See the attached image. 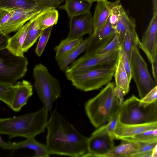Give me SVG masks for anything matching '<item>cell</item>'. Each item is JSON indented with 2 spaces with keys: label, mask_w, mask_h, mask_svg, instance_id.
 <instances>
[{
  "label": "cell",
  "mask_w": 157,
  "mask_h": 157,
  "mask_svg": "<svg viewBox=\"0 0 157 157\" xmlns=\"http://www.w3.org/2000/svg\"><path fill=\"white\" fill-rule=\"evenodd\" d=\"M46 146L50 155L84 157L88 138L79 133L56 109L48 121Z\"/></svg>",
  "instance_id": "1"
},
{
  "label": "cell",
  "mask_w": 157,
  "mask_h": 157,
  "mask_svg": "<svg viewBox=\"0 0 157 157\" xmlns=\"http://www.w3.org/2000/svg\"><path fill=\"white\" fill-rule=\"evenodd\" d=\"M48 112L43 107L31 113L10 118H0V133L10 138H35L43 132L48 122Z\"/></svg>",
  "instance_id": "2"
},
{
  "label": "cell",
  "mask_w": 157,
  "mask_h": 157,
  "mask_svg": "<svg viewBox=\"0 0 157 157\" xmlns=\"http://www.w3.org/2000/svg\"><path fill=\"white\" fill-rule=\"evenodd\" d=\"M114 82H110L85 104L86 114L93 126L98 128L118 113L121 104L114 95Z\"/></svg>",
  "instance_id": "3"
},
{
  "label": "cell",
  "mask_w": 157,
  "mask_h": 157,
  "mask_svg": "<svg viewBox=\"0 0 157 157\" xmlns=\"http://www.w3.org/2000/svg\"><path fill=\"white\" fill-rule=\"evenodd\" d=\"M117 60L66 75L78 89L84 92L98 90L110 82L114 75Z\"/></svg>",
  "instance_id": "4"
},
{
  "label": "cell",
  "mask_w": 157,
  "mask_h": 157,
  "mask_svg": "<svg viewBox=\"0 0 157 157\" xmlns=\"http://www.w3.org/2000/svg\"><path fill=\"white\" fill-rule=\"evenodd\" d=\"M140 100L133 95L123 101L118 113L120 122L126 124L157 122V101L145 105Z\"/></svg>",
  "instance_id": "5"
},
{
  "label": "cell",
  "mask_w": 157,
  "mask_h": 157,
  "mask_svg": "<svg viewBox=\"0 0 157 157\" xmlns=\"http://www.w3.org/2000/svg\"><path fill=\"white\" fill-rule=\"evenodd\" d=\"M34 86L44 107L51 110L54 102L60 96L61 88L59 80L52 76L41 63L36 65L33 71Z\"/></svg>",
  "instance_id": "6"
},
{
  "label": "cell",
  "mask_w": 157,
  "mask_h": 157,
  "mask_svg": "<svg viewBox=\"0 0 157 157\" xmlns=\"http://www.w3.org/2000/svg\"><path fill=\"white\" fill-rule=\"evenodd\" d=\"M28 61L17 56L7 48L0 49V82L14 85L25 75Z\"/></svg>",
  "instance_id": "7"
},
{
  "label": "cell",
  "mask_w": 157,
  "mask_h": 157,
  "mask_svg": "<svg viewBox=\"0 0 157 157\" xmlns=\"http://www.w3.org/2000/svg\"><path fill=\"white\" fill-rule=\"evenodd\" d=\"M132 78L134 81L140 99L157 86L151 77L147 64L141 56L138 46L133 47L130 60Z\"/></svg>",
  "instance_id": "8"
},
{
  "label": "cell",
  "mask_w": 157,
  "mask_h": 157,
  "mask_svg": "<svg viewBox=\"0 0 157 157\" xmlns=\"http://www.w3.org/2000/svg\"><path fill=\"white\" fill-rule=\"evenodd\" d=\"M119 50L93 54H85L67 67L65 71V74L79 71L114 62L117 59Z\"/></svg>",
  "instance_id": "9"
},
{
  "label": "cell",
  "mask_w": 157,
  "mask_h": 157,
  "mask_svg": "<svg viewBox=\"0 0 157 157\" xmlns=\"http://www.w3.org/2000/svg\"><path fill=\"white\" fill-rule=\"evenodd\" d=\"M138 46L146 54L151 63L157 58V12L153 13L152 18L138 42Z\"/></svg>",
  "instance_id": "10"
},
{
  "label": "cell",
  "mask_w": 157,
  "mask_h": 157,
  "mask_svg": "<svg viewBox=\"0 0 157 157\" xmlns=\"http://www.w3.org/2000/svg\"><path fill=\"white\" fill-rule=\"evenodd\" d=\"M45 9L17 8L8 21L0 28V31L7 35L17 31L28 21Z\"/></svg>",
  "instance_id": "11"
},
{
  "label": "cell",
  "mask_w": 157,
  "mask_h": 157,
  "mask_svg": "<svg viewBox=\"0 0 157 157\" xmlns=\"http://www.w3.org/2000/svg\"><path fill=\"white\" fill-rule=\"evenodd\" d=\"M92 16L90 11L70 18L69 33L66 39L71 40L91 35L93 33Z\"/></svg>",
  "instance_id": "12"
},
{
  "label": "cell",
  "mask_w": 157,
  "mask_h": 157,
  "mask_svg": "<svg viewBox=\"0 0 157 157\" xmlns=\"http://www.w3.org/2000/svg\"><path fill=\"white\" fill-rule=\"evenodd\" d=\"M114 139L108 134L91 135L88 138V151L84 157H102L114 147Z\"/></svg>",
  "instance_id": "13"
},
{
  "label": "cell",
  "mask_w": 157,
  "mask_h": 157,
  "mask_svg": "<svg viewBox=\"0 0 157 157\" xmlns=\"http://www.w3.org/2000/svg\"><path fill=\"white\" fill-rule=\"evenodd\" d=\"M14 90L10 108L17 112L27 103L33 94V87L29 81L23 80L14 85Z\"/></svg>",
  "instance_id": "14"
},
{
  "label": "cell",
  "mask_w": 157,
  "mask_h": 157,
  "mask_svg": "<svg viewBox=\"0 0 157 157\" xmlns=\"http://www.w3.org/2000/svg\"><path fill=\"white\" fill-rule=\"evenodd\" d=\"M120 3V0L111 2H98L94 9V15L92 17V24L94 36L106 23L110 11L113 7Z\"/></svg>",
  "instance_id": "15"
},
{
  "label": "cell",
  "mask_w": 157,
  "mask_h": 157,
  "mask_svg": "<svg viewBox=\"0 0 157 157\" xmlns=\"http://www.w3.org/2000/svg\"><path fill=\"white\" fill-rule=\"evenodd\" d=\"M157 128V122L140 124H126L118 120L113 133L114 139L131 137L145 131Z\"/></svg>",
  "instance_id": "16"
},
{
  "label": "cell",
  "mask_w": 157,
  "mask_h": 157,
  "mask_svg": "<svg viewBox=\"0 0 157 157\" xmlns=\"http://www.w3.org/2000/svg\"><path fill=\"white\" fill-rule=\"evenodd\" d=\"M30 20L27 22L13 36L10 37L6 48L15 55L23 56L22 46L25 39Z\"/></svg>",
  "instance_id": "17"
},
{
  "label": "cell",
  "mask_w": 157,
  "mask_h": 157,
  "mask_svg": "<svg viewBox=\"0 0 157 157\" xmlns=\"http://www.w3.org/2000/svg\"><path fill=\"white\" fill-rule=\"evenodd\" d=\"M64 4L59 6L64 10L70 18L72 17L90 12L93 2L91 0H64Z\"/></svg>",
  "instance_id": "18"
},
{
  "label": "cell",
  "mask_w": 157,
  "mask_h": 157,
  "mask_svg": "<svg viewBox=\"0 0 157 157\" xmlns=\"http://www.w3.org/2000/svg\"><path fill=\"white\" fill-rule=\"evenodd\" d=\"M121 143L119 145L114 146L108 152L102 157H130L138 150L139 143L121 140Z\"/></svg>",
  "instance_id": "19"
},
{
  "label": "cell",
  "mask_w": 157,
  "mask_h": 157,
  "mask_svg": "<svg viewBox=\"0 0 157 157\" xmlns=\"http://www.w3.org/2000/svg\"><path fill=\"white\" fill-rule=\"evenodd\" d=\"M90 40L89 37L84 40L77 47L59 57H55L61 70L65 71L69 65L84 51L86 50Z\"/></svg>",
  "instance_id": "20"
},
{
  "label": "cell",
  "mask_w": 157,
  "mask_h": 157,
  "mask_svg": "<svg viewBox=\"0 0 157 157\" xmlns=\"http://www.w3.org/2000/svg\"><path fill=\"white\" fill-rule=\"evenodd\" d=\"M24 148L34 151V157H48L50 155L46 145L36 141L35 138L16 143L15 150Z\"/></svg>",
  "instance_id": "21"
},
{
  "label": "cell",
  "mask_w": 157,
  "mask_h": 157,
  "mask_svg": "<svg viewBox=\"0 0 157 157\" xmlns=\"http://www.w3.org/2000/svg\"><path fill=\"white\" fill-rule=\"evenodd\" d=\"M58 17V11L52 8L44 10L36 16L37 22L42 30L56 25Z\"/></svg>",
  "instance_id": "22"
},
{
  "label": "cell",
  "mask_w": 157,
  "mask_h": 157,
  "mask_svg": "<svg viewBox=\"0 0 157 157\" xmlns=\"http://www.w3.org/2000/svg\"><path fill=\"white\" fill-rule=\"evenodd\" d=\"M36 16L30 20V23L22 46L24 53L27 52L36 42L42 31L37 22Z\"/></svg>",
  "instance_id": "23"
},
{
  "label": "cell",
  "mask_w": 157,
  "mask_h": 157,
  "mask_svg": "<svg viewBox=\"0 0 157 157\" xmlns=\"http://www.w3.org/2000/svg\"><path fill=\"white\" fill-rule=\"evenodd\" d=\"M136 27L134 20L129 17L124 9L115 29L116 33L119 36L121 45L125 33L136 31Z\"/></svg>",
  "instance_id": "24"
},
{
  "label": "cell",
  "mask_w": 157,
  "mask_h": 157,
  "mask_svg": "<svg viewBox=\"0 0 157 157\" xmlns=\"http://www.w3.org/2000/svg\"><path fill=\"white\" fill-rule=\"evenodd\" d=\"M113 76L116 86L122 89L125 94H127L129 91L130 83L128 81L126 72L118 56Z\"/></svg>",
  "instance_id": "25"
},
{
  "label": "cell",
  "mask_w": 157,
  "mask_h": 157,
  "mask_svg": "<svg viewBox=\"0 0 157 157\" xmlns=\"http://www.w3.org/2000/svg\"><path fill=\"white\" fill-rule=\"evenodd\" d=\"M139 40L136 31H128L124 35L120 48L125 52L130 62L132 49L134 47L138 46Z\"/></svg>",
  "instance_id": "26"
},
{
  "label": "cell",
  "mask_w": 157,
  "mask_h": 157,
  "mask_svg": "<svg viewBox=\"0 0 157 157\" xmlns=\"http://www.w3.org/2000/svg\"><path fill=\"white\" fill-rule=\"evenodd\" d=\"M19 8L41 9L48 8L38 5L30 0H0V9Z\"/></svg>",
  "instance_id": "27"
},
{
  "label": "cell",
  "mask_w": 157,
  "mask_h": 157,
  "mask_svg": "<svg viewBox=\"0 0 157 157\" xmlns=\"http://www.w3.org/2000/svg\"><path fill=\"white\" fill-rule=\"evenodd\" d=\"M83 40L82 37L71 40L66 38L62 40L59 44L54 48L56 52L55 57L61 56L74 49L78 46Z\"/></svg>",
  "instance_id": "28"
},
{
  "label": "cell",
  "mask_w": 157,
  "mask_h": 157,
  "mask_svg": "<svg viewBox=\"0 0 157 157\" xmlns=\"http://www.w3.org/2000/svg\"><path fill=\"white\" fill-rule=\"evenodd\" d=\"M135 142H145L157 141V128L150 130L133 136L123 138Z\"/></svg>",
  "instance_id": "29"
},
{
  "label": "cell",
  "mask_w": 157,
  "mask_h": 157,
  "mask_svg": "<svg viewBox=\"0 0 157 157\" xmlns=\"http://www.w3.org/2000/svg\"><path fill=\"white\" fill-rule=\"evenodd\" d=\"M118 120V113L113 116L105 125L100 126L94 131L92 135L108 134L114 139L113 133L116 128Z\"/></svg>",
  "instance_id": "30"
},
{
  "label": "cell",
  "mask_w": 157,
  "mask_h": 157,
  "mask_svg": "<svg viewBox=\"0 0 157 157\" xmlns=\"http://www.w3.org/2000/svg\"><path fill=\"white\" fill-rule=\"evenodd\" d=\"M14 90V85L0 82V100L10 108Z\"/></svg>",
  "instance_id": "31"
},
{
  "label": "cell",
  "mask_w": 157,
  "mask_h": 157,
  "mask_svg": "<svg viewBox=\"0 0 157 157\" xmlns=\"http://www.w3.org/2000/svg\"><path fill=\"white\" fill-rule=\"evenodd\" d=\"M53 27H49L42 31L35 50L36 54L39 57L41 56L48 42Z\"/></svg>",
  "instance_id": "32"
},
{
  "label": "cell",
  "mask_w": 157,
  "mask_h": 157,
  "mask_svg": "<svg viewBox=\"0 0 157 157\" xmlns=\"http://www.w3.org/2000/svg\"><path fill=\"white\" fill-rule=\"evenodd\" d=\"M123 9L121 4L120 3L113 6L110 11L108 21L115 30Z\"/></svg>",
  "instance_id": "33"
},
{
  "label": "cell",
  "mask_w": 157,
  "mask_h": 157,
  "mask_svg": "<svg viewBox=\"0 0 157 157\" xmlns=\"http://www.w3.org/2000/svg\"><path fill=\"white\" fill-rule=\"evenodd\" d=\"M115 33V29L113 28L108 19L105 25L96 35L94 36H91L98 39L103 40L113 36Z\"/></svg>",
  "instance_id": "34"
},
{
  "label": "cell",
  "mask_w": 157,
  "mask_h": 157,
  "mask_svg": "<svg viewBox=\"0 0 157 157\" xmlns=\"http://www.w3.org/2000/svg\"><path fill=\"white\" fill-rule=\"evenodd\" d=\"M121 44L119 35L115 33L110 40L98 53H105L119 50Z\"/></svg>",
  "instance_id": "35"
},
{
  "label": "cell",
  "mask_w": 157,
  "mask_h": 157,
  "mask_svg": "<svg viewBox=\"0 0 157 157\" xmlns=\"http://www.w3.org/2000/svg\"><path fill=\"white\" fill-rule=\"evenodd\" d=\"M118 57L121 61L127 75L128 79L130 83L132 78L130 63L124 51L120 48Z\"/></svg>",
  "instance_id": "36"
},
{
  "label": "cell",
  "mask_w": 157,
  "mask_h": 157,
  "mask_svg": "<svg viewBox=\"0 0 157 157\" xmlns=\"http://www.w3.org/2000/svg\"><path fill=\"white\" fill-rule=\"evenodd\" d=\"M157 86L155 87L142 98L140 99V103L147 105L157 101Z\"/></svg>",
  "instance_id": "37"
},
{
  "label": "cell",
  "mask_w": 157,
  "mask_h": 157,
  "mask_svg": "<svg viewBox=\"0 0 157 157\" xmlns=\"http://www.w3.org/2000/svg\"><path fill=\"white\" fill-rule=\"evenodd\" d=\"M38 5L47 8L56 9L64 0H30Z\"/></svg>",
  "instance_id": "38"
},
{
  "label": "cell",
  "mask_w": 157,
  "mask_h": 157,
  "mask_svg": "<svg viewBox=\"0 0 157 157\" xmlns=\"http://www.w3.org/2000/svg\"><path fill=\"white\" fill-rule=\"evenodd\" d=\"M16 9H0V28L8 21Z\"/></svg>",
  "instance_id": "39"
},
{
  "label": "cell",
  "mask_w": 157,
  "mask_h": 157,
  "mask_svg": "<svg viewBox=\"0 0 157 157\" xmlns=\"http://www.w3.org/2000/svg\"><path fill=\"white\" fill-rule=\"evenodd\" d=\"M138 143H140V146L136 152L151 151L157 145V141Z\"/></svg>",
  "instance_id": "40"
},
{
  "label": "cell",
  "mask_w": 157,
  "mask_h": 157,
  "mask_svg": "<svg viewBox=\"0 0 157 157\" xmlns=\"http://www.w3.org/2000/svg\"><path fill=\"white\" fill-rule=\"evenodd\" d=\"M0 133V147L3 150H15L16 143L7 142L2 138Z\"/></svg>",
  "instance_id": "41"
},
{
  "label": "cell",
  "mask_w": 157,
  "mask_h": 157,
  "mask_svg": "<svg viewBox=\"0 0 157 157\" xmlns=\"http://www.w3.org/2000/svg\"><path fill=\"white\" fill-rule=\"evenodd\" d=\"M113 91L114 95L122 105L124 101V97L126 95L122 89L116 86H114Z\"/></svg>",
  "instance_id": "42"
},
{
  "label": "cell",
  "mask_w": 157,
  "mask_h": 157,
  "mask_svg": "<svg viewBox=\"0 0 157 157\" xmlns=\"http://www.w3.org/2000/svg\"><path fill=\"white\" fill-rule=\"evenodd\" d=\"M10 37L0 31V49L6 48Z\"/></svg>",
  "instance_id": "43"
},
{
  "label": "cell",
  "mask_w": 157,
  "mask_h": 157,
  "mask_svg": "<svg viewBox=\"0 0 157 157\" xmlns=\"http://www.w3.org/2000/svg\"><path fill=\"white\" fill-rule=\"evenodd\" d=\"M152 151L136 152L131 155L130 157H151Z\"/></svg>",
  "instance_id": "44"
},
{
  "label": "cell",
  "mask_w": 157,
  "mask_h": 157,
  "mask_svg": "<svg viewBox=\"0 0 157 157\" xmlns=\"http://www.w3.org/2000/svg\"><path fill=\"white\" fill-rule=\"evenodd\" d=\"M153 8V13L157 12V0H152Z\"/></svg>",
  "instance_id": "45"
},
{
  "label": "cell",
  "mask_w": 157,
  "mask_h": 157,
  "mask_svg": "<svg viewBox=\"0 0 157 157\" xmlns=\"http://www.w3.org/2000/svg\"><path fill=\"white\" fill-rule=\"evenodd\" d=\"M157 157V145L152 150L151 157Z\"/></svg>",
  "instance_id": "46"
},
{
  "label": "cell",
  "mask_w": 157,
  "mask_h": 157,
  "mask_svg": "<svg viewBox=\"0 0 157 157\" xmlns=\"http://www.w3.org/2000/svg\"><path fill=\"white\" fill-rule=\"evenodd\" d=\"M91 1L93 2H105L108 1L107 0H91Z\"/></svg>",
  "instance_id": "47"
}]
</instances>
